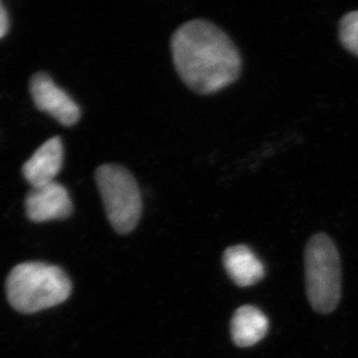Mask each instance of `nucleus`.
Listing matches in <instances>:
<instances>
[{
    "instance_id": "nucleus-3",
    "label": "nucleus",
    "mask_w": 358,
    "mask_h": 358,
    "mask_svg": "<svg viewBox=\"0 0 358 358\" xmlns=\"http://www.w3.org/2000/svg\"><path fill=\"white\" fill-rule=\"evenodd\" d=\"M308 301L319 313H331L341 297V264L338 248L327 234L308 240L305 250Z\"/></svg>"
},
{
    "instance_id": "nucleus-4",
    "label": "nucleus",
    "mask_w": 358,
    "mask_h": 358,
    "mask_svg": "<svg viewBox=\"0 0 358 358\" xmlns=\"http://www.w3.org/2000/svg\"><path fill=\"white\" fill-rule=\"evenodd\" d=\"M95 180L114 230L131 232L142 215V197L134 176L122 166L108 164L96 169Z\"/></svg>"
},
{
    "instance_id": "nucleus-5",
    "label": "nucleus",
    "mask_w": 358,
    "mask_h": 358,
    "mask_svg": "<svg viewBox=\"0 0 358 358\" xmlns=\"http://www.w3.org/2000/svg\"><path fill=\"white\" fill-rule=\"evenodd\" d=\"M29 88L31 98L40 110L47 113L63 125L70 127L78 122L80 117L78 106L47 73L33 76Z\"/></svg>"
},
{
    "instance_id": "nucleus-6",
    "label": "nucleus",
    "mask_w": 358,
    "mask_h": 358,
    "mask_svg": "<svg viewBox=\"0 0 358 358\" xmlns=\"http://www.w3.org/2000/svg\"><path fill=\"white\" fill-rule=\"evenodd\" d=\"M26 213L36 223L63 220L71 215V199L68 190L57 182L33 187L26 197Z\"/></svg>"
},
{
    "instance_id": "nucleus-1",
    "label": "nucleus",
    "mask_w": 358,
    "mask_h": 358,
    "mask_svg": "<svg viewBox=\"0 0 358 358\" xmlns=\"http://www.w3.org/2000/svg\"><path fill=\"white\" fill-rule=\"evenodd\" d=\"M172 55L181 79L199 94L223 90L237 80L241 70L234 42L209 21L182 24L173 35Z\"/></svg>"
},
{
    "instance_id": "nucleus-8",
    "label": "nucleus",
    "mask_w": 358,
    "mask_h": 358,
    "mask_svg": "<svg viewBox=\"0 0 358 358\" xmlns=\"http://www.w3.org/2000/svg\"><path fill=\"white\" fill-rule=\"evenodd\" d=\"M223 262L231 280L239 287H250L264 278V264L245 245L229 247L224 252Z\"/></svg>"
},
{
    "instance_id": "nucleus-9",
    "label": "nucleus",
    "mask_w": 358,
    "mask_h": 358,
    "mask_svg": "<svg viewBox=\"0 0 358 358\" xmlns=\"http://www.w3.org/2000/svg\"><path fill=\"white\" fill-rule=\"evenodd\" d=\"M268 328L266 315L252 305H243L238 308L231 320L232 340L241 348L257 345L266 336Z\"/></svg>"
},
{
    "instance_id": "nucleus-11",
    "label": "nucleus",
    "mask_w": 358,
    "mask_h": 358,
    "mask_svg": "<svg viewBox=\"0 0 358 358\" xmlns=\"http://www.w3.org/2000/svg\"><path fill=\"white\" fill-rule=\"evenodd\" d=\"M7 29H8V17H7L5 7L0 3V38H3L6 35Z\"/></svg>"
},
{
    "instance_id": "nucleus-10",
    "label": "nucleus",
    "mask_w": 358,
    "mask_h": 358,
    "mask_svg": "<svg viewBox=\"0 0 358 358\" xmlns=\"http://www.w3.org/2000/svg\"><path fill=\"white\" fill-rule=\"evenodd\" d=\"M340 41L352 54L358 56V10L345 14L340 21Z\"/></svg>"
},
{
    "instance_id": "nucleus-7",
    "label": "nucleus",
    "mask_w": 358,
    "mask_h": 358,
    "mask_svg": "<svg viewBox=\"0 0 358 358\" xmlns=\"http://www.w3.org/2000/svg\"><path fill=\"white\" fill-rule=\"evenodd\" d=\"M63 144L59 137H52L42 144L22 167L24 178L33 187L55 182L63 165Z\"/></svg>"
},
{
    "instance_id": "nucleus-2",
    "label": "nucleus",
    "mask_w": 358,
    "mask_h": 358,
    "mask_svg": "<svg viewBox=\"0 0 358 358\" xmlns=\"http://www.w3.org/2000/svg\"><path fill=\"white\" fill-rule=\"evenodd\" d=\"M72 284L61 268L43 262H24L6 280L7 301L20 313H35L59 305L71 294Z\"/></svg>"
}]
</instances>
